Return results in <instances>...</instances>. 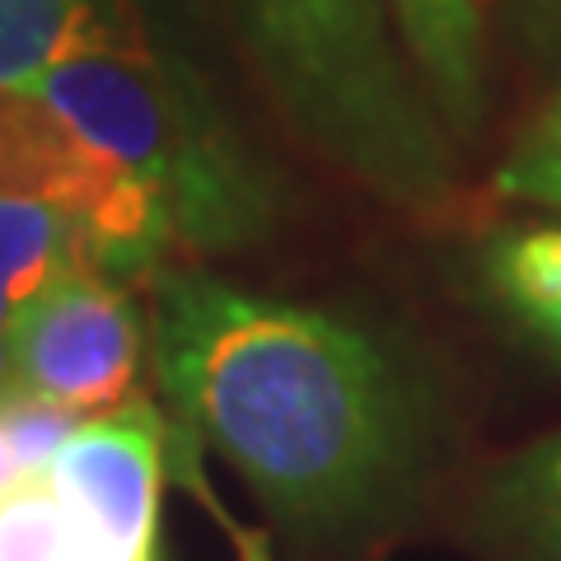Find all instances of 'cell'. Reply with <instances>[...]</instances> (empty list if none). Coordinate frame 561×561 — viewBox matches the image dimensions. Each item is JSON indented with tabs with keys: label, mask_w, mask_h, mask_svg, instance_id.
Wrapping results in <instances>:
<instances>
[{
	"label": "cell",
	"mask_w": 561,
	"mask_h": 561,
	"mask_svg": "<svg viewBox=\"0 0 561 561\" xmlns=\"http://www.w3.org/2000/svg\"><path fill=\"white\" fill-rule=\"evenodd\" d=\"M150 286L164 398L290 529L356 534L408 505L431 398L379 332L192 267Z\"/></svg>",
	"instance_id": "cell-1"
},
{
	"label": "cell",
	"mask_w": 561,
	"mask_h": 561,
	"mask_svg": "<svg viewBox=\"0 0 561 561\" xmlns=\"http://www.w3.org/2000/svg\"><path fill=\"white\" fill-rule=\"evenodd\" d=\"M280 117L398 210L454 202V140L379 0H216Z\"/></svg>",
	"instance_id": "cell-2"
},
{
	"label": "cell",
	"mask_w": 561,
	"mask_h": 561,
	"mask_svg": "<svg viewBox=\"0 0 561 561\" xmlns=\"http://www.w3.org/2000/svg\"><path fill=\"white\" fill-rule=\"evenodd\" d=\"M24 94L146 183L183 249H243L276 225V173L220 108L179 28L66 57Z\"/></svg>",
	"instance_id": "cell-3"
},
{
	"label": "cell",
	"mask_w": 561,
	"mask_h": 561,
	"mask_svg": "<svg viewBox=\"0 0 561 561\" xmlns=\"http://www.w3.org/2000/svg\"><path fill=\"white\" fill-rule=\"evenodd\" d=\"M0 187H24L80 220L84 257L127 286L164 272L173 239L169 210L127 169L103 160L43 99L0 90Z\"/></svg>",
	"instance_id": "cell-4"
},
{
	"label": "cell",
	"mask_w": 561,
	"mask_h": 561,
	"mask_svg": "<svg viewBox=\"0 0 561 561\" xmlns=\"http://www.w3.org/2000/svg\"><path fill=\"white\" fill-rule=\"evenodd\" d=\"M140 346L146 328L131 286L76 257L24 309L14 332V389L99 416L131 398Z\"/></svg>",
	"instance_id": "cell-5"
},
{
	"label": "cell",
	"mask_w": 561,
	"mask_h": 561,
	"mask_svg": "<svg viewBox=\"0 0 561 561\" xmlns=\"http://www.w3.org/2000/svg\"><path fill=\"white\" fill-rule=\"evenodd\" d=\"M47 482L94 538L99 561H154L164 421L146 398L84 416L47 463Z\"/></svg>",
	"instance_id": "cell-6"
},
{
	"label": "cell",
	"mask_w": 561,
	"mask_h": 561,
	"mask_svg": "<svg viewBox=\"0 0 561 561\" xmlns=\"http://www.w3.org/2000/svg\"><path fill=\"white\" fill-rule=\"evenodd\" d=\"M412 76L449 140H468L486 108L482 0H379Z\"/></svg>",
	"instance_id": "cell-7"
},
{
	"label": "cell",
	"mask_w": 561,
	"mask_h": 561,
	"mask_svg": "<svg viewBox=\"0 0 561 561\" xmlns=\"http://www.w3.org/2000/svg\"><path fill=\"white\" fill-rule=\"evenodd\" d=\"M169 28L164 0H0V90H33L66 57Z\"/></svg>",
	"instance_id": "cell-8"
},
{
	"label": "cell",
	"mask_w": 561,
	"mask_h": 561,
	"mask_svg": "<svg viewBox=\"0 0 561 561\" xmlns=\"http://www.w3.org/2000/svg\"><path fill=\"white\" fill-rule=\"evenodd\" d=\"M486 305L534 351L561 365V216L505 225L472 253Z\"/></svg>",
	"instance_id": "cell-9"
},
{
	"label": "cell",
	"mask_w": 561,
	"mask_h": 561,
	"mask_svg": "<svg viewBox=\"0 0 561 561\" xmlns=\"http://www.w3.org/2000/svg\"><path fill=\"white\" fill-rule=\"evenodd\" d=\"M76 257H84V234L66 206L0 187V393L14 389V332L28 300Z\"/></svg>",
	"instance_id": "cell-10"
},
{
	"label": "cell",
	"mask_w": 561,
	"mask_h": 561,
	"mask_svg": "<svg viewBox=\"0 0 561 561\" xmlns=\"http://www.w3.org/2000/svg\"><path fill=\"white\" fill-rule=\"evenodd\" d=\"M478 534L491 561H561V431L524 445L491 472Z\"/></svg>",
	"instance_id": "cell-11"
},
{
	"label": "cell",
	"mask_w": 561,
	"mask_h": 561,
	"mask_svg": "<svg viewBox=\"0 0 561 561\" xmlns=\"http://www.w3.org/2000/svg\"><path fill=\"white\" fill-rule=\"evenodd\" d=\"M0 561H99L94 538L47 472H20L0 496Z\"/></svg>",
	"instance_id": "cell-12"
},
{
	"label": "cell",
	"mask_w": 561,
	"mask_h": 561,
	"mask_svg": "<svg viewBox=\"0 0 561 561\" xmlns=\"http://www.w3.org/2000/svg\"><path fill=\"white\" fill-rule=\"evenodd\" d=\"M496 192L505 202H524L548 210V216H561V80L511 140L496 169Z\"/></svg>",
	"instance_id": "cell-13"
},
{
	"label": "cell",
	"mask_w": 561,
	"mask_h": 561,
	"mask_svg": "<svg viewBox=\"0 0 561 561\" xmlns=\"http://www.w3.org/2000/svg\"><path fill=\"white\" fill-rule=\"evenodd\" d=\"M80 421L84 412L66 408V402H51L43 393H28V389L0 393V431H5V445L20 472H47V463L76 435Z\"/></svg>",
	"instance_id": "cell-14"
},
{
	"label": "cell",
	"mask_w": 561,
	"mask_h": 561,
	"mask_svg": "<svg viewBox=\"0 0 561 561\" xmlns=\"http://www.w3.org/2000/svg\"><path fill=\"white\" fill-rule=\"evenodd\" d=\"M511 14L534 51H561V0H511Z\"/></svg>",
	"instance_id": "cell-15"
},
{
	"label": "cell",
	"mask_w": 561,
	"mask_h": 561,
	"mask_svg": "<svg viewBox=\"0 0 561 561\" xmlns=\"http://www.w3.org/2000/svg\"><path fill=\"white\" fill-rule=\"evenodd\" d=\"M14 478H20V468H14V454L5 445V431H0V496L14 486Z\"/></svg>",
	"instance_id": "cell-16"
}]
</instances>
